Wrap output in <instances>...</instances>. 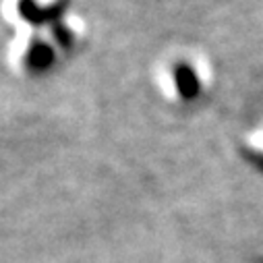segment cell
Returning <instances> with one entry per match:
<instances>
[{"instance_id":"6da1fadb","label":"cell","mask_w":263,"mask_h":263,"mask_svg":"<svg viewBox=\"0 0 263 263\" xmlns=\"http://www.w3.org/2000/svg\"><path fill=\"white\" fill-rule=\"evenodd\" d=\"M176 77H178V83H180V89L184 96H195L197 91V79H195V73L189 69V67H178L176 71Z\"/></svg>"}]
</instances>
